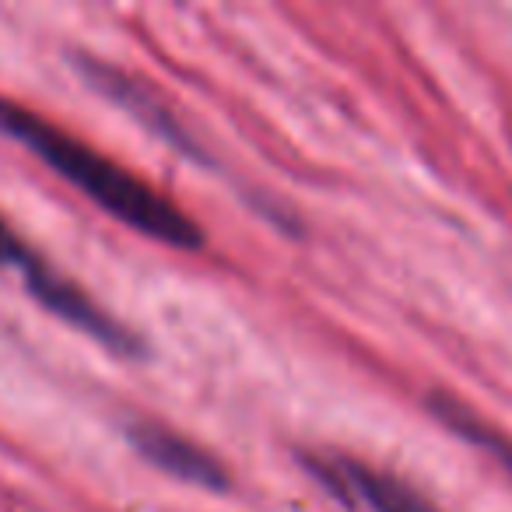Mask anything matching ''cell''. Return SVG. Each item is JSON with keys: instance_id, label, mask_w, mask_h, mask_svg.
I'll use <instances>...</instances> for the list:
<instances>
[{"instance_id": "obj_1", "label": "cell", "mask_w": 512, "mask_h": 512, "mask_svg": "<svg viewBox=\"0 0 512 512\" xmlns=\"http://www.w3.org/2000/svg\"><path fill=\"white\" fill-rule=\"evenodd\" d=\"M0 130L15 137L18 144H25V148L36 158H43L60 179L78 186L88 200H95L102 211L120 218L123 225H130L134 232L165 242V246H176V249L204 246V228H200L183 207H176L165 193H158L155 186H148L141 176L123 169L120 162L106 158L102 151L88 148L85 141L71 137L67 130H60L57 123L43 120V116H36L25 106L0 99Z\"/></svg>"}, {"instance_id": "obj_3", "label": "cell", "mask_w": 512, "mask_h": 512, "mask_svg": "<svg viewBox=\"0 0 512 512\" xmlns=\"http://www.w3.org/2000/svg\"><path fill=\"white\" fill-rule=\"evenodd\" d=\"M130 442H134V449L144 460L155 463L165 474L179 477V481L200 484V488H211V491L228 488V470L218 456L207 453L197 442H190L186 435L158 425V421L130 425Z\"/></svg>"}, {"instance_id": "obj_4", "label": "cell", "mask_w": 512, "mask_h": 512, "mask_svg": "<svg viewBox=\"0 0 512 512\" xmlns=\"http://www.w3.org/2000/svg\"><path fill=\"white\" fill-rule=\"evenodd\" d=\"M85 74L95 81V85L102 88V92L109 95V99H116L123 109H130V113L137 116V120H144L151 130H155L158 137H165L169 144H176L179 151H186V155L193 158H204L197 148H193V137L186 134L183 127H179V120L169 113V109L158 102V95L151 92V88H144L141 81L127 78V74H120L116 67H106V64H95V60H85Z\"/></svg>"}, {"instance_id": "obj_2", "label": "cell", "mask_w": 512, "mask_h": 512, "mask_svg": "<svg viewBox=\"0 0 512 512\" xmlns=\"http://www.w3.org/2000/svg\"><path fill=\"white\" fill-rule=\"evenodd\" d=\"M313 477L348 509L369 505L372 512H439L414 484L348 456H306Z\"/></svg>"}, {"instance_id": "obj_5", "label": "cell", "mask_w": 512, "mask_h": 512, "mask_svg": "<svg viewBox=\"0 0 512 512\" xmlns=\"http://www.w3.org/2000/svg\"><path fill=\"white\" fill-rule=\"evenodd\" d=\"M0 267H15V271L25 274V281L36 278V274L46 267L43 260H39V256L32 253L22 239H18L15 228H11L4 218H0Z\"/></svg>"}]
</instances>
